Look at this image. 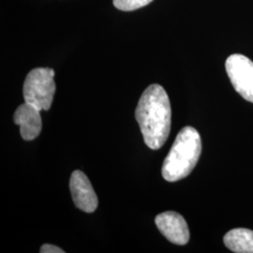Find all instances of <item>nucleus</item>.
I'll return each mask as SVG.
<instances>
[{
    "label": "nucleus",
    "instance_id": "nucleus-3",
    "mask_svg": "<svg viewBox=\"0 0 253 253\" xmlns=\"http://www.w3.org/2000/svg\"><path fill=\"white\" fill-rule=\"evenodd\" d=\"M54 77V70L49 68H37L28 73L23 88L26 102L40 111L51 108L55 92Z\"/></svg>",
    "mask_w": 253,
    "mask_h": 253
},
{
    "label": "nucleus",
    "instance_id": "nucleus-10",
    "mask_svg": "<svg viewBox=\"0 0 253 253\" xmlns=\"http://www.w3.org/2000/svg\"><path fill=\"white\" fill-rule=\"evenodd\" d=\"M41 253H65L63 250L60 248L51 244H44L42 246L41 248Z\"/></svg>",
    "mask_w": 253,
    "mask_h": 253
},
{
    "label": "nucleus",
    "instance_id": "nucleus-4",
    "mask_svg": "<svg viewBox=\"0 0 253 253\" xmlns=\"http://www.w3.org/2000/svg\"><path fill=\"white\" fill-rule=\"evenodd\" d=\"M225 69L235 91L253 103V61L243 54H232L227 58Z\"/></svg>",
    "mask_w": 253,
    "mask_h": 253
},
{
    "label": "nucleus",
    "instance_id": "nucleus-9",
    "mask_svg": "<svg viewBox=\"0 0 253 253\" xmlns=\"http://www.w3.org/2000/svg\"><path fill=\"white\" fill-rule=\"evenodd\" d=\"M153 0H114L116 8L124 11L135 10L148 5Z\"/></svg>",
    "mask_w": 253,
    "mask_h": 253
},
{
    "label": "nucleus",
    "instance_id": "nucleus-2",
    "mask_svg": "<svg viewBox=\"0 0 253 253\" xmlns=\"http://www.w3.org/2000/svg\"><path fill=\"white\" fill-rule=\"evenodd\" d=\"M201 151L199 132L192 126L183 127L163 162V178L175 182L187 177L198 163Z\"/></svg>",
    "mask_w": 253,
    "mask_h": 253
},
{
    "label": "nucleus",
    "instance_id": "nucleus-5",
    "mask_svg": "<svg viewBox=\"0 0 253 253\" xmlns=\"http://www.w3.org/2000/svg\"><path fill=\"white\" fill-rule=\"evenodd\" d=\"M70 190L74 205L86 213H92L98 208V197L88 177L79 170L72 173Z\"/></svg>",
    "mask_w": 253,
    "mask_h": 253
},
{
    "label": "nucleus",
    "instance_id": "nucleus-8",
    "mask_svg": "<svg viewBox=\"0 0 253 253\" xmlns=\"http://www.w3.org/2000/svg\"><path fill=\"white\" fill-rule=\"evenodd\" d=\"M224 244L236 253H253V231L244 228L231 230L224 235Z\"/></svg>",
    "mask_w": 253,
    "mask_h": 253
},
{
    "label": "nucleus",
    "instance_id": "nucleus-7",
    "mask_svg": "<svg viewBox=\"0 0 253 253\" xmlns=\"http://www.w3.org/2000/svg\"><path fill=\"white\" fill-rule=\"evenodd\" d=\"M13 121L20 126V133L26 141L36 139L42 131L41 111L27 102L16 109L13 115Z\"/></svg>",
    "mask_w": 253,
    "mask_h": 253
},
{
    "label": "nucleus",
    "instance_id": "nucleus-6",
    "mask_svg": "<svg viewBox=\"0 0 253 253\" xmlns=\"http://www.w3.org/2000/svg\"><path fill=\"white\" fill-rule=\"evenodd\" d=\"M160 232L170 242L176 245H186L190 240V231L185 218L174 211H166L155 218Z\"/></svg>",
    "mask_w": 253,
    "mask_h": 253
},
{
    "label": "nucleus",
    "instance_id": "nucleus-1",
    "mask_svg": "<svg viewBox=\"0 0 253 253\" xmlns=\"http://www.w3.org/2000/svg\"><path fill=\"white\" fill-rule=\"evenodd\" d=\"M171 104L162 85L154 84L142 94L135 111V118L145 145L153 150L163 146L171 129Z\"/></svg>",
    "mask_w": 253,
    "mask_h": 253
}]
</instances>
